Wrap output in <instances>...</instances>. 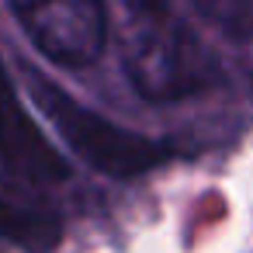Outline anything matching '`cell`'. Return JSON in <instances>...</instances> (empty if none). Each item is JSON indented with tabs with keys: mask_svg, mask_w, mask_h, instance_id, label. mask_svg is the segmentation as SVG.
Returning <instances> with one entry per match:
<instances>
[{
	"mask_svg": "<svg viewBox=\"0 0 253 253\" xmlns=\"http://www.w3.org/2000/svg\"><path fill=\"white\" fill-rule=\"evenodd\" d=\"M128 84L156 104L205 94L222 70L177 0H108Z\"/></svg>",
	"mask_w": 253,
	"mask_h": 253,
	"instance_id": "1",
	"label": "cell"
},
{
	"mask_svg": "<svg viewBox=\"0 0 253 253\" xmlns=\"http://www.w3.org/2000/svg\"><path fill=\"white\" fill-rule=\"evenodd\" d=\"M0 163H7L32 187H56L70 177V163L42 135L35 118L25 111V101L0 63Z\"/></svg>",
	"mask_w": 253,
	"mask_h": 253,
	"instance_id": "4",
	"label": "cell"
},
{
	"mask_svg": "<svg viewBox=\"0 0 253 253\" xmlns=\"http://www.w3.org/2000/svg\"><path fill=\"white\" fill-rule=\"evenodd\" d=\"M32 45L56 66L94 63L108 39V0H7Z\"/></svg>",
	"mask_w": 253,
	"mask_h": 253,
	"instance_id": "3",
	"label": "cell"
},
{
	"mask_svg": "<svg viewBox=\"0 0 253 253\" xmlns=\"http://www.w3.org/2000/svg\"><path fill=\"white\" fill-rule=\"evenodd\" d=\"M191 4L225 35L253 39V0H191Z\"/></svg>",
	"mask_w": 253,
	"mask_h": 253,
	"instance_id": "6",
	"label": "cell"
},
{
	"mask_svg": "<svg viewBox=\"0 0 253 253\" xmlns=\"http://www.w3.org/2000/svg\"><path fill=\"white\" fill-rule=\"evenodd\" d=\"M0 236L25 253H49L63 243V215L39 187L0 163Z\"/></svg>",
	"mask_w": 253,
	"mask_h": 253,
	"instance_id": "5",
	"label": "cell"
},
{
	"mask_svg": "<svg viewBox=\"0 0 253 253\" xmlns=\"http://www.w3.org/2000/svg\"><path fill=\"white\" fill-rule=\"evenodd\" d=\"M25 84H28V94L39 104V111L63 135V142L97 173L128 180V177H142L173 160V146H167L163 139H149L142 132L122 128L118 122L104 118L101 111L80 104L52 77H45L39 70H25Z\"/></svg>",
	"mask_w": 253,
	"mask_h": 253,
	"instance_id": "2",
	"label": "cell"
}]
</instances>
